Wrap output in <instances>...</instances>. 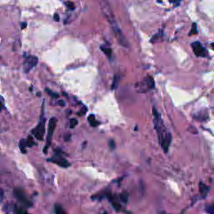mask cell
<instances>
[{"label":"cell","instance_id":"6da1fadb","mask_svg":"<svg viewBox=\"0 0 214 214\" xmlns=\"http://www.w3.org/2000/svg\"><path fill=\"white\" fill-rule=\"evenodd\" d=\"M152 111H153V116H154V121H153L154 128L157 132L159 144L161 146L164 152L167 153L169 152L170 145L172 141V136L164 125L162 119H161V116L156 109V107L152 108Z\"/></svg>","mask_w":214,"mask_h":214},{"label":"cell","instance_id":"7a4b0ae2","mask_svg":"<svg viewBox=\"0 0 214 214\" xmlns=\"http://www.w3.org/2000/svg\"><path fill=\"white\" fill-rule=\"evenodd\" d=\"M44 106H45V102L43 103L42 105V113L41 117L39 120V124L37 125L34 129L32 130V134L34 135V137H35L38 141H43L44 140V137L45 134V123H46V119L44 117Z\"/></svg>","mask_w":214,"mask_h":214},{"label":"cell","instance_id":"3957f363","mask_svg":"<svg viewBox=\"0 0 214 214\" xmlns=\"http://www.w3.org/2000/svg\"><path fill=\"white\" fill-rule=\"evenodd\" d=\"M57 125V119L55 117H52L49 121V127H48V134H47V141H46V144H45V147H44V150L43 152L45 154H47L48 150L50 148V146L51 145V142H52V138H53L54 131L55 130V127H56Z\"/></svg>","mask_w":214,"mask_h":214},{"label":"cell","instance_id":"277c9868","mask_svg":"<svg viewBox=\"0 0 214 214\" xmlns=\"http://www.w3.org/2000/svg\"><path fill=\"white\" fill-rule=\"evenodd\" d=\"M136 88L139 92H147L149 90L153 89L155 88L154 80L151 76H146L142 81H140L139 83L136 85Z\"/></svg>","mask_w":214,"mask_h":214},{"label":"cell","instance_id":"5b68a950","mask_svg":"<svg viewBox=\"0 0 214 214\" xmlns=\"http://www.w3.org/2000/svg\"><path fill=\"white\" fill-rule=\"evenodd\" d=\"M14 195L16 197V199L20 202L21 205L24 207V208H30L33 205L32 202L27 198V196H25V193L24 192V191L22 190L21 188L15 187L14 189Z\"/></svg>","mask_w":214,"mask_h":214},{"label":"cell","instance_id":"8992f818","mask_svg":"<svg viewBox=\"0 0 214 214\" xmlns=\"http://www.w3.org/2000/svg\"><path fill=\"white\" fill-rule=\"evenodd\" d=\"M54 152H55L54 156L53 157L47 159V161H49V162H53V163L56 164L58 166L64 167V168H67V167H69L70 166V163L69 162L68 160H66L65 158L63 157L62 156L60 155L61 151H59V150L55 149Z\"/></svg>","mask_w":214,"mask_h":214},{"label":"cell","instance_id":"52a82bcc","mask_svg":"<svg viewBox=\"0 0 214 214\" xmlns=\"http://www.w3.org/2000/svg\"><path fill=\"white\" fill-rule=\"evenodd\" d=\"M39 63V59L34 55H29L25 58V60L23 64V68H24V72L25 74L30 73L34 67H35Z\"/></svg>","mask_w":214,"mask_h":214},{"label":"cell","instance_id":"ba28073f","mask_svg":"<svg viewBox=\"0 0 214 214\" xmlns=\"http://www.w3.org/2000/svg\"><path fill=\"white\" fill-rule=\"evenodd\" d=\"M192 49L193 50V53L195 54V55L196 57H200V58H206L208 56V52L206 50L204 46L198 41L192 42L191 44Z\"/></svg>","mask_w":214,"mask_h":214},{"label":"cell","instance_id":"9c48e42d","mask_svg":"<svg viewBox=\"0 0 214 214\" xmlns=\"http://www.w3.org/2000/svg\"><path fill=\"white\" fill-rule=\"evenodd\" d=\"M209 190L210 188L208 186L203 183L202 181H200L199 182V192L202 196V198H206V196H208V192H209Z\"/></svg>","mask_w":214,"mask_h":214},{"label":"cell","instance_id":"30bf717a","mask_svg":"<svg viewBox=\"0 0 214 214\" xmlns=\"http://www.w3.org/2000/svg\"><path fill=\"white\" fill-rule=\"evenodd\" d=\"M88 121H89V125H91L92 127H96V126H98L100 125V122L95 119V115H93V114L88 116Z\"/></svg>","mask_w":214,"mask_h":214},{"label":"cell","instance_id":"8fae6325","mask_svg":"<svg viewBox=\"0 0 214 214\" xmlns=\"http://www.w3.org/2000/svg\"><path fill=\"white\" fill-rule=\"evenodd\" d=\"M101 50L105 53V54L106 55L110 60L112 59V50L108 46H105V45H101Z\"/></svg>","mask_w":214,"mask_h":214},{"label":"cell","instance_id":"7c38bea8","mask_svg":"<svg viewBox=\"0 0 214 214\" xmlns=\"http://www.w3.org/2000/svg\"><path fill=\"white\" fill-rule=\"evenodd\" d=\"M18 146H19V149H20L21 152H22L23 154H26L27 151H26V149H25L27 147L26 141L24 140V139H22V140L19 141Z\"/></svg>","mask_w":214,"mask_h":214},{"label":"cell","instance_id":"4fadbf2b","mask_svg":"<svg viewBox=\"0 0 214 214\" xmlns=\"http://www.w3.org/2000/svg\"><path fill=\"white\" fill-rule=\"evenodd\" d=\"M54 212L56 214H65V212L63 209V208L59 204H55L54 205Z\"/></svg>","mask_w":214,"mask_h":214},{"label":"cell","instance_id":"5bb4252c","mask_svg":"<svg viewBox=\"0 0 214 214\" xmlns=\"http://www.w3.org/2000/svg\"><path fill=\"white\" fill-rule=\"evenodd\" d=\"M119 80L120 77L118 75H115L113 79V82H112V85H111V89H116L118 86V84H119Z\"/></svg>","mask_w":214,"mask_h":214},{"label":"cell","instance_id":"9a60e30c","mask_svg":"<svg viewBox=\"0 0 214 214\" xmlns=\"http://www.w3.org/2000/svg\"><path fill=\"white\" fill-rule=\"evenodd\" d=\"M120 199L121 200V202H123L124 203H126L128 202V199H129V194L125 192H123L121 195H120Z\"/></svg>","mask_w":214,"mask_h":214},{"label":"cell","instance_id":"2e32d148","mask_svg":"<svg viewBox=\"0 0 214 214\" xmlns=\"http://www.w3.org/2000/svg\"><path fill=\"white\" fill-rule=\"evenodd\" d=\"M45 91H46L49 95H50L51 97H53V98H59V94H57L56 92H54L51 89L46 88V89H45Z\"/></svg>","mask_w":214,"mask_h":214},{"label":"cell","instance_id":"e0dca14e","mask_svg":"<svg viewBox=\"0 0 214 214\" xmlns=\"http://www.w3.org/2000/svg\"><path fill=\"white\" fill-rule=\"evenodd\" d=\"M111 203H112V206H113L114 209L116 210V211H120L121 209V204H120L119 202H117L116 201H111Z\"/></svg>","mask_w":214,"mask_h":214},{"label":"cell","instance_id":"ac0fdd59","mask_svg":"<svg viewBox=\"0 0 214 214\" xmlns=\"http://www.w3.org/2000/svg\"><path fill=\"white\" fill-rule=\"evenodd\" d=\"M197 34L196 24V23H193V24H192V29H191L190 33H189V35H194V34Z\"/></svg>","mask_w":214,"mask_h":214},{"label":"cell","instance_id":"d6986e66","mask_svg":"<svg viewBox=\"0 0 214 214\" xmlns=\"http://www.w3.org/2000/svg\"><path fill=\"white\" fill-rule=\"evenodd\" d=\"M26 144L27 146H29V147H31V146H33L34 145L33 137H31V136H29V137H28V139L26 140Z\"/></svg>","mask_w":214,"mask_h":214},{"label":"cell","instance_id":"ffe728a7","mask_svg":"<svg viewBox=\"0 0 214 214\" xmlns=\"http://www.w3.org/2000/svg\"><path fill=\"white\" fill-rule=\"evenodd\" d=\"M206 212H207L208 213L214 214V204L206 206Z\"/></svg>","mask_w":214,"mask_h":214},{"label":"cell","instance_id":"44dd1931","mask_svg":"<svg viewBox=\"0 0 214 214\" xmlns=\"http://www.w3.org/2000/svg\"><path fill=\"white\" fill-rule=\"evenodd\" d=\"M78 125V121L76 119H70L69 121V127L73 129Z\"/></svg>","mask_w":214,"mask_h":214},{"label":"cell","instance_id":"7402d4cb","mask_svg":"<svg viewBox=\"0 0 214 214\" xmlns=\"http://www.w3.org/2000/svg\"><path fill=\"white\" fill-rule=\"evenodd\" d=\"M109 146H110V148L111 151L115 150V149H116V142H115V141L110 140V141H109Z\"/></svg>","mask_w":214,"mask_h":214},{"label":"cell","instance_id":"603a6c76","mask_svg":"<svg viewBox=\"0 0 214 214\" xmlns=\"http://www.w3.org/2000/svg\"><path fill=\"white\" fill-rule=\"evenodd\" d=\"M86 111H87V107L84 106L82 110H80V111H78L77 115L78 116H84L85 114H86Z\"/></svg>","mask_w":214,"mask_h":214},{"label":"cell","instance_id":"cb8c5ba5","mask_svg":"<svg viewBox=\"0 0 214 214\" xmlns=\"http://www.w3.org/2000/svg\"><path fill=\"white\" fill-rule=\"evenodd\" d=\"M64 139L65 141H69L70 139H71V134L70 133H67L64 136Z\"/></svg>","mask_w":214,"mask_h":214},{"label":"cell","instance_id":"d4e9b609","mask_svg":"<svg viewBox=\"0 0 214 214\" xmlns=\"http://www.w3.org/2000/svg\"><path fill=\"white\" fill-rule=\"evenodd\" d=\"M66 5L68 6V8L69 9H71V10H74V4L73 3H66Z\"/></svg>","mask_w":214,"mask_h":214},{"label":"cell","instance_id":"484cf974","mask_svg":"<svg viewBox=\"0 0 214 214\" xmlns=\"http://www.w3.org/2000/svg\"><path fill=\"white\" fill-rule=\"evenodd\" d=\"M58 104L60 105V106H65V102L64 101H62V100L58 101Z\"/></svg>","mask_w":214,"mask_h":214},{"label":"cell","instance_id":"4316f807","mask_svg":"<svg viewBox=\"0 0 214 214\" xmlns=\"http://www.w3.org/2000/svg\"><path fill=\"white\" fill-rule=\"evenodd\" d=\"M54 19L56 21V22H59V21H60V17H59V14H54Z\"/></svg>","mask_w":214,"mask_h":214},{"label":"cell","instance_id":"83f0119b","mask_svg":"<svg viewBox=\"0 0 214 214\" xmlns=\"http://www.w3.org/2000/svg\"><path fill=\"white\" fill-rule=\"evenodd\" d=\"M27 26V24L26 23H22V24H21V29L22 30H24V29H25Z\"/></svg>","mask_w":214,"mask_h":214},{"label":"cell","instance_id":"f1b7e54d","mask_svg":"<svg viewBox=\"0 0 214 214\" xmlns=\"http://www.w3.org/2000/svg\"><path fill=\"white\" fill-rule=\"evenodd\" d=\"M181 0H170V2L172 3H178Z\"/></svg>","mask_w":214,"mask_h":214},{"label":"cell","instance_id":"f546056e","mask_svg":"<svg viewBox=\"0 0 214 214\" xmlns=\"http://www.w3.org/2000/svg\"><path fill=\"white\" fill-rule=\"evenodd\" d=\"M3 191L1 190V198H0V202H3Z\"/></svg>","mask_w":214,"mask_h":214},{"label":"cell","instance_id":"4dcf8cb0","mask_svg":"<svg viewBox=\"0 0 214 214\" xmlns=\"http://www.w3.org/2000/svg\"><path fill=\"white\" fill-rule=\"evenodd\" d=\"M211 48L214 50V43H212L211 44Z\"/></svg>","mask_w":214,"mask_h":214},{"label":"cell","instance_id":"1f68e13d","mask_svg":"<svg viewBox=\"0 0 214 214\" xmlns=\"http://www.w3.org/2000/svg\"><path fill=\"white\" fill-rule=\"evenodd\" d=\"M40 95H41V93L40 92L37 93V96H40Z\"/></svg>","mask_w":214,"mask_h":214}]
</instances>
